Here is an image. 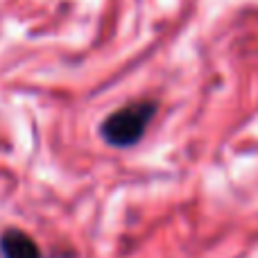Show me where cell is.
Segmentation results:
<instances>
[{
	"instance_id": "6da1fadb",
	"label": "cell",
	"mask_w": 258,
	"mask_h": 258,
	"mask_svg": "<svg viewBox=\"0 0 258 258\" xmlns=\"http://www.w3.org/2000/svg\"><path fill=\"white\" fill-rule=\"evenodd\" d=\"M156 113V104L150 100L132 102L127 107L113 111L107 120L102 122V138L113 147H132L134 143L141 141L147 125L152 122Z\"/></svg>"
},
{
	"instance_id": "7a4b0ae2",
	"label": "cell",
	"mask_w": 258,
	"mask_h": 258,
	"mask_svg": "<svg viewBox=\"0 0 258 258\" xmlns=\"http://www.w3.org/2000/svg\"><path fill=\"white\" fill-rule=\"evenodd\" d=\"M0 251L5 258H43L36 242L21 229H9L0 238Z\"/></svg>"
}]
</instances>
